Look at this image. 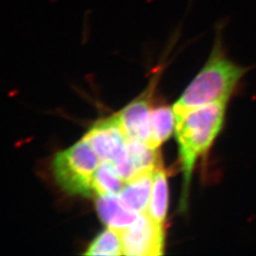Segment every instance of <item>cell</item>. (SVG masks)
Masks as SVG:
<instances>
[{
  "instance_id": "8fae6325",
  "label": "cell",
  "mask_w": 256,
  "mask_h": 256,
  "mask_svg": "<svg viewBox=\"0 0 256 256\" xmlns=\"http://www.w3.org/2000/svg\"><path fill=\"white\" fill-rule=\"evenodd\" d=\"M126 151L134 176L155 170L162 162L158 149L152 148L146 142L138 140L126 138Z\"/></svg>"
},
{
  "instance_id": "9c48e42d",
  "label": "cell",
  "mask_w": 256,
  "mask_h": 256,
  "mask_svg": "<svg viewBox=\"0 0 256 256\" xmlns=\"http://www.w3.org/2000/svg\"><path fill=\"white\" fill-rule=\"evenodd\" d=\"M169 188L167 174L162 162L156 167L153 176L151 200L148 208V216L156 223L164 226L168 212Z\"/></svg>"
},
{
  "instance_id": "7a4b0ae2",
  "label": "cell",
  "mask_w": 256,
  "mask_h": 256,
  "mask_svg": "<svg viewBox=\"0 0 256 256\" xmlns=\"http://www.w3.org/2000/svg\"><path fill=\"white\" fill-rule=\"evenodd\" d=\"M224 23L216 28V40L207 63L174 106V111L200 108L212 102H228L247 68L232 62L223 45Z\"/></svg>"
},
{
  "instance_id": "5b68a950",
  "label": "cell",
  "mask_w": 256,
  "mask_h": 256,
  "mask_svg": "<svg viewBox=\"0 0 256 256\" xmlns=\"http://www.w3.org/2000/svg\"><path fill=\"white\" fill-rule=\"evenodd\" d=\"M120 232L124 254L156 256L164 254V226L155 222L148 214H140L137 221Z\"/></svg>"
},
{
  "instance_id": "4fadbf2b",
  "label": "cell",
  "mask_w": 256,
  "mask_h": 256,
  "mask_svg": "<svg viewBox=\"0 0 256 256\" xmlns=\"http://www.w3.org/2000/svg\"><path fill=\"white\" fill-rule=\"evenodd\" d=\"M86 256H122L124 254L120 232L117 230H104L95 238L84 252Z\"/></svg>"
},
{
  "instance_id": "3957f363",
  "label": "cell",
  "mask_w": 256,
  "mask_h": 256,
  "mask_svg": "<svg viewBox=\"0 0 256 256\" xmlns=\"http://www.w3.org/2000/svg\"><path fill=\"white\" fill-rule=\"evenodd\" d=\"M100 160L92 146L82 138L55 156L52 162L55 180L64 192L72 196H96L93 180L100 166Z\"/></svg>"
},
{
  "instance_id": "ba28073f",
  "label": "cell",
  "mask_w": 256,
  "mask_h": 256,
  "mask_svg": "<svg viewBox=\"0 0 256 256\" xmlns=\"http://www.w3.org/2000/svg\"><path fill=\"white\" fill-rule=\"evenodd\" d=\"M96 208L102 221L119 232L132 226L140 216V214L126 208L117 194L99 196Z\"/></svg>"
},
{
  "instance_id": "52a82bcc",
  "label": "cell",
  "mask_w": 256,
  "mask_h": 256,
  "mask_svg": "<svg viewBox=\"0 0 256 256\" xmlns=\"http://www.w3.org/2000/svg\"><path fill=\"white\" fill-rule=\"evenodd\" d=\"M154 172L155 170L140 173L126 183L120 192V198L129 210L140 214H147L151 200Z\"/></svg>"
},
{
  "instance_id": "8992f818",
  "label": "cell",
  "mask_w": 256,
  "mask_h": 256,
  "mask_svg": "<svg viewBox=\"0 0 256 256\" xmlns=\"http://www.w3.org/2000/svg\"><path fill=\"white\" fill-rule=\"evenodd\" d=\"M153 90L144 92L117 115L126 138L148 142L151 132V93Z\"/></svg>"
},
{
  "instance_id": "30bf717a",
  "label": "cell",
  "mask_w": 256,
  "mask_h": 256,
  "mask_svg": "<svg viewBox=\"0 0 256 256\" xmlns=\"http://www.w3.org/2000/svg\"><path fill=\"white\" fill-rule=\"evenodd\" d=\"M176 128L174 108L160 106L151 111V132L147 144L158 149L172 136Z\"/></svg>"
},
{
  "instance_id": "277c9868",
  "label": "cell",
  "mask_w": 256,
  "mask_h": 256,
  "mask_svg": "<svg viewBox=\"0 0 256 256\" xmlns=\"http://www.w3.org/2000/svg\"><path fill=\"white\" fill-rule=\"evenodd\" d=\"M84 140L92 146L102 162L118 167L128 160L126 136L117 115L97 122Z\"/></svg>"
},
{
  "instance_id": "7c38bea8",
  "label": "cell",
  "mask_w": 256,
  "mask_h": 256,
  "mask_svg": "<svg viewBox=\"0 0 256 256\" xmlns=\"http://www.w3.org/2000/svg\"><path fill=\"white\" fill-rule=\"evenodd\" d=\"M126 182L120 176L111 162H102L94 174L93 187L96 196L118 194Z\"/></svg>"
},
{
  "instance_id": "6da1fadb",
  "label": "cell",
  "mask_w": 256,
  "mask_h": 256,
  "mask_svg": "<svg viewBox=\"0 0 256 256\" xmlns=\"http://www.w3.org/2000/svg\"><path fill=\"white\" fill-rule=\"evenodd\" d=\"M226 102H212L200 108L174 111L176 136L184 176L182 209L187 206L192 170L200 156L207 153L218 136L226 114Z\"/></svg>"
}]
</instances>
